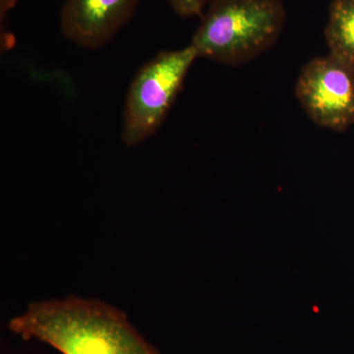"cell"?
Masks as SVG:
<instances>
[{
  "label": "cell",
  "instance_id": "obj_1",
  "mask_svg": "<svg viewBox=\"0 0 354 354\" xmlns=\"http://www.w3.org/2000/svg\"><path fill=\"white\" fill-rule=\"evenodd\" d=\"M8 327L25 341L36 339L62 354H160L124 312L92 298L32 302Z\"/></svg>",
  "mask_w": 354,
  "mask_h": 354
},
{
  "label": "cell",
  "instance_id": "obj_2",
  "mask_svg": "<svg viewBox=\"0 0 354 354\" xmlns=\"http://www.w3.org/2000/svg\"><path fill=\"white\" fill-rule=\"evenodd\" d=\"M286 21L281 0H212L190 44L199 57L237 66L269 50Z\"/></svg>",
  "mask_w": 354,
  "mask_h": 354
},
{
  "label": "cell",
  "instance_id": "obj_3",
  "mask_svg": "<svg viewBox=\"0 0 354 354\" xmlns=\"http://www.w3.org/2000/svg\"><path fill=\"white\" fill-rule=\"evenodd\" d=\"M198 57L189 44L180 50L160 51L138 70L123 109V144L138 145L160 129Z\"/></svg>",
  "mask_w": 354,
  "mask_h": 354
},
{
  "label": "cell",
  "instance_id": "obj_4",
  "mask_svg": "<svg viewBox=\"0 0 354 354\" xmlns=\"http://www.w3.org/2000/svg\"><path fill=\"white\" fill-rule=\"evenodd\" d=\"M295 95L318 127L344 131L354 124V69L330 53L305 65Z\"/></svg>",
  "mask_w": 354,
  "mask_h": 354
},
{
  "label": "cell",
  "instance_id": "obj_5",
  "mask_svg": "<svg viewBox=\"0 0 354 354\" xmlns=\"http://www.w3.org/2000/svg\"><path fill=\"white\" fill-rule=\"evenodd\" d=\"M139 0H65L60 11L62 35L88 50L106 46L131 20Z\"/></svg>",
  "mask_w": 354,
  "mask_h": 354
},
{
  "label": "cell",
  "instance_id": "obj_6",
  "mask_svg": "<svg viewBox=\"0 0 354 354\" xmlns=\"http://www.w3.org/2000/svg\"><path fill=\"white\" fill-rule=\"evenodd\" d=\"M325 38L330 55L354 69V0H333Z\"/></svg>",
  "mask_w": 354,
  "mask_h": 354
},
{
  "label": "cell",
  "instance_id": "obj_7",
  "mask_svg": "<svg viewBox=\"0 0 354 354\" xmlns=\"http://www.w3.org/2000/svg\"><path fill=\"white\" fill-rule=\"evenodd\" d=\"M177 15L194 17L202 15L207 0H167Z\"/></svg>",
  "mask_w": 354,
  "mask_h": 354
},
{
  "label": "cell",
  "instance_id": "obj_8",
  "mask_svg": "<svg viewBox=\"0 0 354 354\" xmlns=\"http://www.w3.org/2000/svg\"><path fill=\"white\" fill-rule=\"evenodd\" d=\"M18 0H0V21L6 20L7 14L17 4Z\"/></svg>",
  "mask_w": 354,
  "mask_h": 354
}]
</instances>
